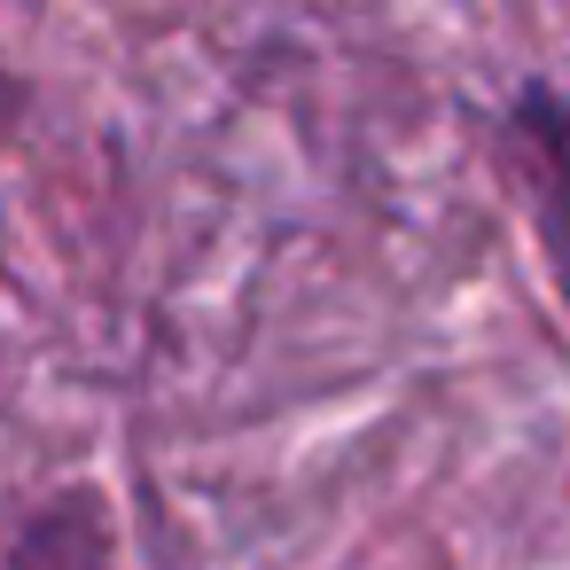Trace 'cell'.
<instances>
[{"label": "cell", "instance_id": "cell-1", "mask_svg": "<svg viewBox=\"0 0 570 570\" xmlns=\"http://www.w3.org/2000/svg\"><path fill=\"white\" fill-rule=\"evenodd\" d=\"M9 102H17V95H9V79H0V118H9Z\"/></svg>", "mask_w": 570, "mask_h": 570}]
</instances>
